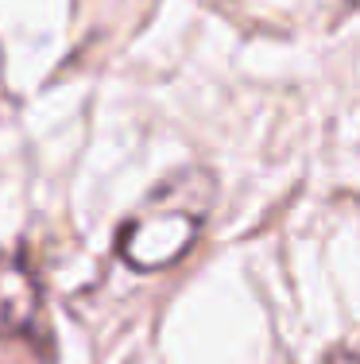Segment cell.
Returning <instances> with one entry per match:
<instances>
[{
    "mask_svg": "<svg viewBox=\"0 0 360 364\" xmlns=\"http://www.w3.org/2000/svg\"><path fill=\"white\" fill-rule=\"evenodd\" d=\"M39 322V283L12 256H0V337L36 333Z\"/></svg>",
    "mask_w": 360,
    "mask_h": 364,
    "instance_id": "obj_2",
    "label": "cell"
},
{
    "mask_svg": "<svg viewBox=\"0 0 360 364\" xmlns=\"http://www.w3.org/2000/svg\"><path fill=\"white\" fill-rule=\"evenodd\" d=\"M209 198H213V186L205 175H182V178H170L167 186H159L156 198L120 232L124 259L140 272H156V267L175 264L198 237Z\"/></svg>",
    "mask_w": 360,
    "mask_h": 364,
    "instance_id": "obj_1",
    "label": "cell"
},
{
    "mask_svg": "<svg viewBox=\"0 0 360 364\" xmlns=\"http://www.w3.org/2000/svg\"><path fill=\"white\" fill-rule=\"evenodd\" d=\"M333 364H360V341H353V345H345V349L333 357Z\"/></svg>",
    "mask_w": 360,
    "mask_h": 364,
    "instance_id": "obj_3",
    "label": "cell"
}]
</instances>
